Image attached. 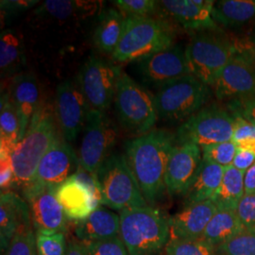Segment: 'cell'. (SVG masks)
<instances>
[{
	"label": "cell",
	"instance_id": "cell-27",
	"mask_svg": "<svg viewBox=\"0 0 255 255\" xmlns=\"http://www.w3.org/2000/svg\"><path fill=\"white\" fill-rule=\"evenodd\" d=\"M244 176L245 172L237 169L233 164L225 167L220 186L211 199L218 209H237L245 195Z\"/></svg>",
	"mask_w": 255,
	"mask_h": 255
},
{
	"label": "cell",
	"instance_id": "cell-38",
	"mask_svg": "<svg viewBox=\"0 0 255 255\" xmlns=\"http://www.w3.org/2000/svg\"><path fill=\"white\" fill-rule=\"evenodd\" d=\"M66 238L64 233L51 235L36 234V249L38 255H66Z\"/></svg>",
	"mask_w": 255,
	"mask_h": 255
},
{
	"label": "cell",
	"instance_id": "cell-33",
	"mask_svg": "<svg viewBox=\"0 0 255 255\" xmlns=\"http://www.w3.org/2000/svg\"><path fill=\"white\" fill-rule=\"evenodd\" d=\"M3 255H38L36 249V233L31 221L23 224L11 239L9 247Z\"/></svg>",
	"mask_w": 255,
	"mask_h": 255
},
{
	"label": "cell",
	"instance_id": "cell-5",
	"mask_svg": "<svg viewBox=\"0 0 255 255\" xmlns=\"http://www.w3.org/2000/svg\"><path fill=\"white\" fill-rule=\"evenodd\" d=\"M97 178L101 205L119 212L148 206L125 156L111 155Z\"/></svg>",
	"mask_w": 255,
	"mask_h": 255
},
{
	"label": "cell",
	"instance_id": "cell-44",
	"mask_svg": "<svg viewBox=\"0 0 255 255\" xmlns=\"http://www.w3.org/2000/svg\"><path fill=\"white\" fill-rule=\"evenodd\" d=\"M244 188L245 195L255 193V163L245 172Z\"/></svg>",
	"mask_w": 255,
	"mask_h": 255
},
{
	"label": "cell",
	"instance_id": "cell-17",
	"mask_svg": "<svg viewBox=\"0 0 255 255\" xmlns=\"http://www.w3.org/2000/svg\"><path fill=\"white\" fill-rule=\"evenodd\" d=\"M144 82L162 87L168 82L192 75L185 51L172 46L137 62Z\"/></svg>",
	"mask_w": 255,
	"mask_h": 255
},
{
	"label": "cell",
	"instance_id": "cell-47",
	"mask_svg": "<svg viewBox=\"0 0 255 255\" xmlns=\"http://www.w3.org/2000/svg\"><path fill=\"white\" fill-rule=\"evenodd\" d=\"M241 116H243L244 118H246L248 120H250L255 126V106L250 108V109L245 110L241 113H237Z\"/></svg>",
	"mask_w": 255,
	"mask_h": 255
},
{
	"label": "cell",
	"instance_id": "cell-4",
	"mask_svg": "<svg viewBox=\"0 0 255 255\" xmlns=\"http://www.w3.org/2000/svg\"><path fill=\"white\" fill-rule=\"evenodd\" d=\"M172 27L165 20L126 17L123 35L112 55L118 63L139 62L173 46Z\"/></svg>",
	"mask_w": 255,
	"mask_h": 255
},
{
	"label": "cell",
	"instance_id": "cell-13",
	"mask_svg": "<svg viewBox=\"0 0 255 255\" xmlns=\"http://www.w3.org/2000/svg\"><path fill=\"white\" fill-rule=\"evenodd\" d=\"M55 195L66 218L76 222L88 218L101 206L98 178L82 167L56 188Z\"/></svg>",
	"mask_w": 255,
	"mask_h": 255
},
{
	"label": "cell",
	"instance_id": "cell-28",
	"mask_svg": "<svg viewBox=\"0 0 255 255\" xmlns=\"http://www.w3.org/2000/svg\"><path fill=\"white\" fill-rule=\"evenodd\" d=\"M245 231L237 210L218 209L210 220L202 238L218 247Z\"/></svg>",
	"mask_w": 255,
	"mask_h": 255
},
{
	"label": "cell",
	"instance_id": "cell-15",
	"mask_svg": "<svg viewBox=\"0 0 255 255\" xmlns=\"http://www.w3.org/2000/svg\"><path fill=\"white\" fill-rule=\"evenodd\" d=\"M80 168L79 156L64 138L59 137L41 160L34 180L28 187L56 189Z\"/></svg>",
	"mask_w": 255,
	"mask_h": 255
},
{
	"label": "cell",
	"instance_id": "cell-2",
	"mask_svg": "<svg viewBox=\"0 0 255 255\" xmlns=\"http://www.w3.org/2000/svg\"><path fill=\"white\" fill-rule=\"evenodd\" d=\"M54 116L50 107L42 105L12 153L15 185L23 190L32 183L41 160L60 137Z\"/></svg>",
	"mask_w": 255,
	"mask_h": 255
},
{
	"label": "cell",
	"instance_id": "cell-9",
	"mask_svg": "<svg viewBox=\"0 0 255 255\" xmlns=\"http://www.w3.org/2000/svg\"><path fill=\"white\" fill-rule=\"evenodd\" d=\"M217 98L226 101L231 113L255 106V67L239 49L213 86Z\"/></svg>",
	"mask_w": 255,
	"mask_h": 255
},
{
	"label": "cell",
	"instance_id": "cell-14",
	"mask_svg": "<svg viewBox=\"0 0 255 255\" xmlns=\"http://www.w3.org/2000/svg\"><path fill=\"white\" fill-rule=\"evenodd\" d=\"M90 107L76 82H62L56 91L54 114L64 140L74 142L85 128Z\"/></svg>",
	"mask_w": 255,
	"mask_h": 255
},
{
	"label": "cell",
	"instance_id": "cell-39",
	"mask_svg": "<svg viewBox=\"0 0 255 255\" xmlns=\"http://www.w3.org/2000/svg\"><path fill=\"white\" fill-rule=\"evenodd\" d=\"M82 243L87 255H129L127 247L120 237Z\"/></svg>",
	"mask_w": 255,
	"mask_h": 255
},
{
	"label": "cell",
	"instance_id": "cell-36",
	"mask_svg": "<svg viewBox=\"0 0 255 255\" xmlns=\"http://www.w3.org/2000/svg\"><path fill=\"white\" fill-rule=\"evenodd\" d=\"M114 4L126 17H151L160 9L154 0H118Z\"/></svg>",
	"mask_w": 255,
	"mask_h": 255
},
{
	"label": "cell",
	"instance_id": "cell-3",
	"mask_svg": "<svg viewBox=\"0 0 255 255\" xmlns=\"http://www.w3.org/2000/svg\"><path fill=\"white\" fill-rule=\"evenodd\" d=\"M120 237L129 255H157L166 247L170 221L153 206L119 212Z\"/></svg>",
	"mask_w": 255,
	"mask_h": 255
},
{
	"label": "cell",
	"instance_id": "cell-41",
	"mask_svg": "<svg viewBox=\"0 0 255 255\" xmlns=\"http://www.w3.org/2000/svg\"><path fill=\"white\" fill-rule=\"evenodd\" d=\"M13 185H15V175L11 155H0L1 192H8Z\"/></svg>",
	"mask_w": 255,
	"mask_h": 255
},
{
	"label": "cell",
	"instance_id": "cell-1",
	"mask_svg": "<svg viewBox=\"0 0 255 255\" xmlns=\"http://www.w3.org/2000/svg\"><path fill=\"white\" fill-rule=\"evenodd\" d=\"M176 144V136L163 128H153L126 144L125 158L149 206L154 207L166 192V166Z\"/></svg>",
	"mask_w": 255,
	"mask_h": 255
},
{
	"label": "cell",
	"instance_id": "cell-11",
	"mask_svg": "<svg viewBox=\"0 0 255 255\" xmlns=\"http://www.w3.org/2000/svg\"><path fill=\"white\" fill-rule=\"evenodd\" d=\"M121 68L97 57L90 58L82 66L78 84L93 111L105 113L118 90Z\"/></svg>",
	"mask_w": 255,
	"mask_h": 255
},
{
	"label": "cell",
	"instance_id": "cell-42",
	"mask_svg": "<svg viewBox=\"0 0 255 255\" xmlns=\"http://www.w3.org/2000/svg\"><path fill=\"white\" fill-rule=\"evenodd\" d=\"M39 3V1L34 0H2L1 1V10L5 11L6 13H13L18 12L22 10H26L31 7H33L35 4Z\"/></svg>",
	"mask_w": 255,
	"mask_h": 255
},
{
	"label": "cell",
	"instance_id": "cell-21",
	"mask_svg": "<svg viewBox=\"0 0 255 255\" xmlns=\"http://www.w3.org/2000/svg\"><path fill=\"white\" fill-rule=\"evenodd\" d=\"M217 211L218 207L211 200L185 205L169 219L171 238H202L205 229Z\"/></svg>",
	"mask_w": 255,
	"mask_h": 255
},
{
	"label": "cell",
	"instance_id": "cell-25",
	"mask_svg": "<svg viewBox=\"0 0 255 255\" xmlns=\"http://www.w3.org/2000/svg\"><path fill=\"white\" fill-rule=\"evenodd\" d=\"M126 16L119 10L109 9L102 11L95 30V44L101 52L113 55L123 35Z\"/></svg>",
	"mask_w": 255,
	"mask_h": 255
},
{
	"label": "cell",
	"instance_id": "cell-19",
	"mask_svg": "<svg viewBox=\"0 0 255 255\" xmlns=\"http://www.w3.org/2000/svg\"><path fill=\"white\" fill-rule=\"evenodd\" d=\"M215 3L212 0H164L159 1V7L185 29L206 31L218 29L212 15Z\"/></svg>",
	"mask_w": 255,
	"mask_h": 255
},
{
	"label": "cell",
	"instance_id": "cell-40",
	"mask_svg": "<svg viewBox=\"0 0 255 255\" xmlns=\"http://www.w3.org/2000/svg\"><path fill=\"white\" fill-rule=\"evenodd\" d=\"M238 218L247 231H255V193L244 195L237 209Z\"/></svg>",
	"mask_w": 255,
	"mask_h": 255
},
{
	"label": "cell",
	"instance_id": "cell-31",
	"mask_svg": "<svg viewBox=\"0 0 255 255\" xmlns=\"http://www.w3.org/2000/svg\"><path fill=\"white\" fill-rule=\"evenodd\" d=\"M96 8L97 3L93 1L46 0L35 9V13L57 20H66L80 18L83 15L88 16Z\"/></svg>",
	"mask_w": 255,
	"mask_h": 255
},
{
	"label": "cell",
	"instance_id": "cell-16",
	"mask_svg": "<svg viewBox=\"0 0 255 255\" xmlns=\"http://www.w3.org/2000/svg\"><path fill=\"white\" fill-rule=\"evenodd\" d=\"M55 191L56 189L52 188L35 187L23 190L36 234H64L67 230L68 219L56 198Z\"/></svg>",
	"mask_w": 255,
	"mask_h": 255
},
{
	"label": "cell",
	"instance_id": "cell-20",
	"mask_svg": "<svg viewBox=\"0 0 255 255\" xmlns=\"http://www.w3.org/2000/svg\"><path fill=\"white\" fill-rule=\"evenodd\" d=\"M8 93L20 119L22 140L31 119L42 107L36 77L32 73H19L12 77Z\"/></svg>",
	"mask_w": 255,
	"mask_h": 255
},
{
	"label": "cell",
	"instance_id": "cell-45",
	"mask_svg": "<svg viewBox=\"0 0 255 255\" xmlns=\"http://www.w3.org/2000/svg\"><path fill=\"white\" fill-rule=\"evenodd\" d=\"M67 248L66 255H87L81 241H70Z\"/></svg>",
	"mask_w": 255,
	"mask_h": 255
},
{
	"label": "cell",
	"instance_id": "cell-22",
	"mask_svg": "<svg viewBox=\"0 0 255 255\" xmlns=\"http://www.w3.org/2000/svg\"><path fill=\"white\" fill-rule=\"evenodd\" d=\"M27 201L13 192H1L0 196V246L3 254L23 224L30 222Z\"/></svg>",
	"mask_w": 255,
	"mask_h": 255
},
{
	"label": "cell",
	"instance_id": "cell-8",
	"mask_svg": "<svg viewBox=\"0 0 255 255\" xmlns=\"http://www.w3.org/2000/svg\"><path fill=\"white\" fill-rule=\"evenodd\" d=\"M209 95V86L193 75L168 82L154 96L158 118L171 122L187 120L203 108Z\"/></svg>",
	"mask_w": 255,
	"mask_h": 255
},
{
	"label": "cell",
	"instance_id": "cell-46",
	"mask_svg": "<svg viewBox=\"0 0 255 255\" xmlns=\"http://www.w3.org/2000/svg\"><path fill=\"white\" fill-rule=\"evenodd\" d=\"M242 53L246 56L248 60L253 64L255 67V49L251 46H246L240 49Z\"/></svg>",
	"mask_w": 255,
	"mask_h": 255
},
{
	"label": "cell",
	"instance_id": "cell-10",
	"mask_svg": "<svg viewBox=\"0 0 255 255\" xmlns=\"http://www.w3.org/2000/svg\"><path fill=\"white\" fill-rule=\"evenodd\" d=\"M234 117L231 112L218 105H210L185 120L177 130L179 144L192 143L206 146L232 141Z\"/></svg>",
	"mask_w": 255,
	"mask_h": 255
},
{
	"label": "cell",
	"instance_id": "cell-37",
	"mask_svg": "<svg viewBox=\"0 0 255 255\" xmlns=\"http://www.w3.org/2000/svg\"><path fill=\"white\" fill-rule=\"evenodd\" d=\"M202 159L220 164L224 167L233 164L237 147L233 141L202 146Z\"/></svg>",
	"mask_w": 255,
	"mask_h": 255
},
{
	"label": "cell",
	"instance_id": "cell-12",
	"mask_svg": "<svg viewBox=\"0 0 255 255\" xmlns=\"http://www.w3.org/2000/svg\"><path fill=\"white\" fill-rule=\"evenodd\" d=\"M117 137L118 129L105 113L91 110L79 150L82 169L97 177L101 165L112 155Z\"/></svg>",
	"mask_w": 255,
	"mask_h": 255
},
{
	"label": "cell",
	"instance_id": "cell-34",
	"mask_svg": "<svg viewBox=\"0 0 255 255\" xmlns=\"http://www.w3.org/2000/svg\"><path fill=\"white\" fill-rule=\"evenodd\" d=\"M234 117V134L232 141L238 149L255 153V126L243 116L232 113Z\"/></svg>",
	"mask_w": 255,
	"mask_h": 255
},
{
	"label": "cell",
	"instance_id": "cell-24",
	"mask_svg": "<svg viewBox=\"0 0 255 255\" xmlns=\"http://www.w3.org/2000/svg\"><path fill=\"white\" fill-rule=\"evenodd\" d=\"M225 167L202 159L198 173L185 193V205L209 201L218 191Z\"/></svg>",
	"mask_w": 255,
	"mask_h": 255
},
{
	"label": "cell",
	"instance_id": "cell-29",
	"mask_svg": "<svg viewBox=\"0 0 255 255\" xmlns=\"http://www.w3.org/2000/svg\"><path fill=\"white\" fill-rule=\"evenodd\" d=\"M213 18L227 27H239L255 17V0H221L215 3Z\"/></svg>",
	"mask_w": 255,
	"mask_h": 255
},
{
	"label": "cell",
	"instance_id": "cell-32",
	"mask_svg": "<svg viewBox=\"0 0 255 255\" xmlns=\"http://www.w3.org/2000/svg\"><path fill=\"white\" fill-rule=\"evenodd\" d=\"M164 251L165 255H219L218 248L203 238H170Z\"/></svg>",
	"mask_w": 255,
	"mask_h": 255
},
{
	"label": "cell",
	"instance_id": "cell-43",
	"mask_svg": "<svg viewBox=\"0 0 255 255\" xmlns=\"http://www.w3.org/2000/svg\"><path fill=\"white\" fill-rule=\"evenodd\" d=\"M255 163V153L249 150L237 148V154L235 156L234 162L232 164L237 169L246 172Z\"/></svg>",
	"mask_w": 255,
	"mask_h": 255
},
{
	"label": "cell",
	"instance_id": "cell-23",
	"mask_svg": "<svg viewBox=\"0 0 255 255\" xmlns=\"http://www.w3.org/2000/svg\"><path fill=\"white\" fill-rule=\"evenodd\" d=\"M75 235L81 242L120 237V217L116 212L101 205L88 218L76 222Z\"/></svg>",
	"mask_w": 255,
	"mask_h": 255
},
{
	"label": "cell",
	"instance_id": "cell-48",
	"mask_svg": "<svg viewBox=\"0 0 255 255\" xmlns=\"http://www.w3.org/2000/svg\"><path fill=\"white\" fill-rule=\"evenodd\" d=\"M251 45L249 46H251V47H253V48H255V32L254 33V35L252 36V38H251Z\"/></svg>",
	"mask_w": 255,
	"mask_h": 255
},
{
	"label": "cell",
	"instance_id": "cell-6",
	"mask_svg": "<svg viewBox=\"0 0 255 255\" xmlns=\"http://www.w3.org/2000/svg\"><path fill=\"white\" fill-rule=\"evenodd\" d=\"M115 105L122 127L134 136L152 130L159 119L154 96L125 72L119 79Z\"/></svg>",
	"mask_w": 255,
	"mask_h": 255
},
{
	"label": "cell",
	"instance_id": "cell-30",
	"mask_svg": "<svg viewBox=\"0 0 255 255\" xmlns=\"http://www.w3.org/2000/svg\"><path fill=\"white\" fill-rule=\"evenodd\" d=\"M21 140V123L18 114L9 99L8 91L0 99V149L14 151Z\"/></svg>",
	"mask_w": 255,
	"mask_h": 255
},
{
	"label": "cell",
	"instance_id": "cell-26",
	"mask_svg": "<svg viewBox=\"0 0 255 255\" xmlns=\"http://www.w3.org/2000/svg\"><path fill=\"white\" fill-rule=\"evenodd\" d=\"M25 63V49L22 37L14 29H4L0 35L1 78L14 77Z\"/></svg>",
	"mask_w": 255,
	"mask_h": 255
},
{
	"label": "cell",
	"instance_id": "cell-7",
	"mask_svg": "<svg viewBox=\"0 0 255 255\" xmlns=\"http://www.w3.org/2000/svg\"><path fill=\"white\" fill-rule=\"evenodd\" d=\"M238 50L234 42L214 33L197 34L184 49L192 75L212 87Z\"/></svg>",
	"mask_w": 255,
	"mask_h": 255
},
{
	"label": "cell",
	"instance_id": "cell-18",
	"mask_svg": "<svg viewBox=\"0 0 255 255\" xmlns=\"http://www.w3.org/2000/svg\"><path fill=\"white\" fill-rule=\"evenodd\" d=\"M201 161V146L192 143L176 145L166 166V192L171 196H184L198 173Z\"/></svg>",
	"mask_w": 255,
	"mask_h": 255
},
{
	"label": "cell",
	"instance_id": "cell-35",
	"mask_svg": "<svg viewBox=\"0 0 255 255\" xmlns=\"http://www.w3.org/2000/svg\"><path fill=\"white\" fill-rule=\"evenodd\" d=\"M219 255H255V231H243L217 247Z\"/></svg>",
	"mask_w": 255,
	"mask_h": 255
}]
</instances>
